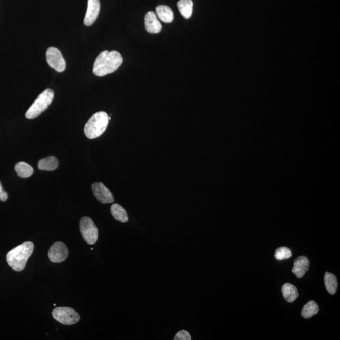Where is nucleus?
Instances as JSON below:
<instances>
[{
    "mask_svg": "<svg viewBox=\"0 0 340 340\" xmlns=\"http://www.w3.org/2000/svg\"><path fill=\"white\" fill-rule=\"evenodd\" d=\"M122 62L123 58L118 51H102L94 61L93 73L98 76L109 75L118 70Z\"/></svg>",
    "mask_w": 340,
    "mask_h": 340,
    "instance_id": "1",
    "label": "nucleus"
},
{
    "mask_svg": "<svg viewBox=\"0 0 340 340\" xmlns=\"http://www.w3.org/2000/svg\"><path fill=\"white\" fill-rule=\"evenodd\" d=\"M34 250V245L30 241L25 242L14 248L7 254L8 264L15 272H21L24 270L27 261L31 257Z\"/></svg>",
    "mask_w": 340,
    "mask_h": 340,
    "instance_id": "2",
    "label": "nucleus"
},
{
    "mask_svg": "<svg viewBox=\"0 0 340 340\" xmlns=\"http://www.w3.org/2000/svg\"><path fill=\"white\" fill-rule=\"evenodd\" d=\"M109 122L108 115L106 112H96L92 116L85 125L84 132L89 139H96L106 131Z\"/></svg>",
    "mask_w": 340,
    "mask_h": 340,
    "instance_id": "3",
    "label": "nucleus"
},
{
    "mask_svg": "<svg viewBox=\"0 0 340 340\" xmlns=\"http://www.w3.org/2000/svg\"><path fill=\"white\" fill-rule=\"evenodd\" d=\"M54 99V91L47 89L43 91L30 107L25 114V117L29 119L36 118L44 112L50 106Z\"/></svg>",
    "mask_w": 340,
    "mask_h": 340,
    "instance_id": "4",
    "label": "nucleus"
},
{
    "mask_svg": "<svg viewBox=\"0 0 340 340\" xmlns=\"http://www.w3.org/2000/svg\"><path fill=\"white\" fill-rule=\"evenodd\" d=\"M54 319L65 325H73L78 323L80 316L73 308L69 307H58L52 312Z\"/></svg>",
    "mask_w": 340,
    "mask_h": 340,
    "instance_id": "5",
    "label": "nucleus"
},
{
    "mask_svg": "<svg viewBox=\"0 0 340 340\" xmlns=\"http://www.w3.org/2000/svg\"><path fill=\"white\" fill-rule=\"evenodd\" d=\"M80 229L83 238L89 245L95 244L99 237L98 229L93 220L83 217L80 222Z\"/></svg>",
    "mask_w": 340,
    "mask_h": 340,
    "instance_id": "6",
    "label": "nucleus"
},
{
    "mask_svg": "<svg viewBox=\"0 0 340 340\" xmlns=\"http://www.w3.org/2000/svg\"><path fill=\"white\" fill-rule=\"evenodd\" d=\"M46 59L48 65L59 73L66 69V61L61 51L55 47H50L46 53Z\"/></svg>",
    "mask_w": 340,
    "mask_h": 340,
    "instance_id": "7",
    "label": "nucleus"
},
{
    "mask_svg": "<svg viewBox=\"0 0 340 340\" xmlns=\"http://www.w3.org/2000/svg\"><path fill=\"white\" fill-rule=\"evenodd\" d=\"M68 249L62 242H56L51 247L48 252V257L51 262L61 263L68 257Z\"/></svg>",
    "mask_w": 340,
    "mask_h": 340,
    "instance_id": "8",
    "label": "nucleus"
},
{
    "mask_svg": "<svg viewBox=\"0 0 340 340\" xmlns=\"http://www.w3.org/2000/svg\"><path fill=\"white\" fill-rule=\"evenodd\" d=\"M92 191H93L94 197L100 203L109 204L114 201L113 195L109 189L101 182L93 183L92 185Z\"/></svg>",
    "mask_w": 340,
    "mask_h": 340,
    "instance_id": "9",
    "label": "nucleus"
},
{
    "mask_svg": "<svg viewBox=\"0 0 340 340\" xmlns=\"http://www.w3.org/2000/svg\"><path fill=\"white\" fill-rule=\"evenodd\" d=\"M100 9H101L100 0H88V8L84 20V23L86 26H91L96 21L99 16Z\"/></svg>",
    "mask_w": 340,
    "mask_h": 340,
    "instance_id": "10",
    "label": "nucleus"
},
{
    "mask_svg": "<svg viewBox=\"0 0 340 340\" xmlns=\"http://www.w3.org/2000/svg\"><path fill=\"white\" fill-rule=\"evenodd\" d=\"M147 31L150 34H158L162 29V25L153 12H148L144 18Z\"/></svg>",
    "mask_w": 340,
    "mask_h": 340,
    "instance_id": "11",
    "label": "nucleus"
},
{
    "mask_svg": "<svg viewBox=\"0 0 340 340\" xmlns=\"http://www.w3.org/2000/svg\"><path fill=\"white\" fill-rule=\"evenodd\" d=\"M309 268V261L305 256H301L295 260L292 272L296 277L301 278L304 277Z\"/></svg>",
    "mask_w": 340,
    "mask_h": 340,
    "instance_id": "12",
    "label": "nucleus"
},
{
    "mask_svg": "<svg viewBox=\"0 0 340 340\" xmlns=\"http://www.w3.org/2000/svg\"><path fill=\"white\" fill-rule=\"evenodd\" d=\"M156 12L158 18L162 22L165 23H171L174 19V14L173 10L171 8L167 5H159L156 9Z\"/></svg>",
    "mask_w": 340,
    "mask_h": 340,
    "instance_id": "13",
    "label": "nucleus"
},
{
    "mask_svg": "<svg viewBox=\"0 0 340 340\" xmlns=\"http://www.w3.org/2000/svg\"><path fill=\"white\" fill-rule=\"evenodd\" d=\"M177 7L179 11L186 19H190L193 14V2L192 0H180Z\"/></svg>",
    "mask_w": 340,
    "mask_h": 340,
    "instance_id": "14",
    "label": "nucleus"
},
{
    "mask_svg": "<svg viewBox=\"0 0 340 340\" xmlns=\"http://www.w3.org/2000/svg\"><path fill=\"white\" fill-rule=\"evenodd\" d=\"M111 212L112 216L117 221L125 223L129 221V217L125 209L118 204H114L111 206Z\"/></svg>",
    "mask_w": 340,
    "mask_h": 340,
    "instance_id": "15",
    "label": "nucleus"
},
{
    "mask_svg": "<svg viewBox=\"0 0 340 340\" xmlns=\"http://www.w3.org/2000/svg\"><path fill=\"white\" fill-rule=\"evenodd\" d=\"M324 284L327 291L333 295L338 289V280L336 276L329 272H326L324 275Z\"/></svg>",
    "mask_w": 340,
    "mask_h": 340,
    "instance_id": "16",
    "label": "nucleus"
},
{
    "mask_svg": "<svg viewBox=\"0 0 340 340\" xmlns=\"http://www.w3.org/2000/svg\"><path fill=\"white\" fill-rule=\"evenodd\" d=\"M58 165L57 158L55 157H48L40 160L38 163V167L40 170L53 171L58 168Z\"/></svg>",
    "mask_w": 340,
    "mask_h": 340,
    "instance_id": "17",
    "label": "nucleus"
},
{
    "mask_svg": "<svg viewBox=\"0 0 340 340\" xmlns=\"http://www.w3.org/2000/svg\"><path fill=\"white\" fill-rule=\"evenodd\" d=\"M18 176L20 178H29L34 173V169L30 165L25 162H19L15 167Z\"/></svg>",
    "mask_w": 340,
    "mask_h": 340,
    "instance_id": "18",
    "label": "nucleus"
},
{
    "mask_svg": "<svg viewBox=\"0 0 340 340\" xmlns=\"http://www.w3.org/2000/svg\"><path fill=\"white\" fill-rule=\"evenodd\" d=\"M282 291L283 297L288 303H293L298 298L299 296L297 288L290 283H287L283 285Z\"/></svg>",
    "mask_w": 340,
    "mask_h": 340,
    "instance_id": "19",
    "label": "nucleus"
},
{
    "mask_svg": "<svg viewBox=\"0 0 340 340\" xmlns=\"http://www.w3.org/2000/svg\"><path fill=\"white\" fill-rule=\"evenodd\" d=\"M319 307L315 301H310L304 306L301 315L304 318L308 319L318 314Z\"/></svg>",
    "mask_w": 340,
    "mask_h": 340,
    "instance_id": "20",
    "label": "nucleus"
},
{
    "mask_svg": "<svg viewBox=\"0 0 340 340\" xmlns=\"http://www.w3.org/2000/svg\"><path fill=\"white\" fill-rule=\"evenodd\" d=\"M291 256H292V252L290 249L285 247L278 248L275 253V257L278 260L288 259L291 257Z\"/></svg>",
    "mask_w": 340,
    "mask_h": 340,
    "instance_id": "21",
    "label": "nucleus"
},
{
    "mask_svg": "<svg viewBox=\"0 0 340 340\" xmlns=\"http://www.w3.org/2000/svg\"><path fill=\"white\" fill-rule=\"evenodd\" d=\"M175 340H191V337L190 333L188 331L185 330H182L180 332H178L177 334H176Z\"/></svg>",
    "mask_w": 340,
    "mask_h": 340,
    "instance_id": "22",
    "label": "nucleus"
},
{
    "mask_svg": "<svg viewBox=\"0 0 340 340\" xmlns=\"http://www.w3.org/2000/svg\"><path fill=\"white\" fill-rule=\"evenodd\" d=\"M8 194L2 188V184L0 183V201L5 202L7 200Z\"/></svg>",
    "mask_w": 340,
    "mask_h": 340,
    "instance_id": "23",
    "label": "nucleus"
}]
</instances>
